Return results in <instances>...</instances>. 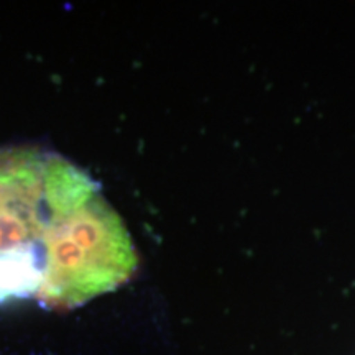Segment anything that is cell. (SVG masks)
<instances>
[{
  "mask_svg": "<svg viewBox=\"0 0 355 355\" xmlns=\"http://www.w3.org/2000/svg\"><path fill=\"white\" fill-rule=\"evenodd\" d=\"M137 266L125 224L87 173L37 146L0 148V301L76 308Z\"/></svg>",
  "mask_w": 355,
  "mask_h": 355,
  "instance_id": "cell-1",
  "label": "cell"
}]
</instances>
